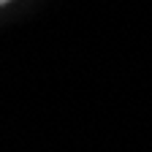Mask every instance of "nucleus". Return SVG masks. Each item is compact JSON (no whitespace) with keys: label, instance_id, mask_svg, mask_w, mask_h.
Segmentation results:
<instances>
[{"label":"nucleus","instance_id":"nucleus-1","mask_svg":"<svg viewBox=\"0 0 152 152\" xmlns=\"http://www.w3.org/2000/svg\"><path fill=\"white\" fill-rule=\"evenodd\" d=\"M6 3H11V0H0V6H6Z\"/></svg>","mask_w":152,"mask_h":152}]
</instances>
